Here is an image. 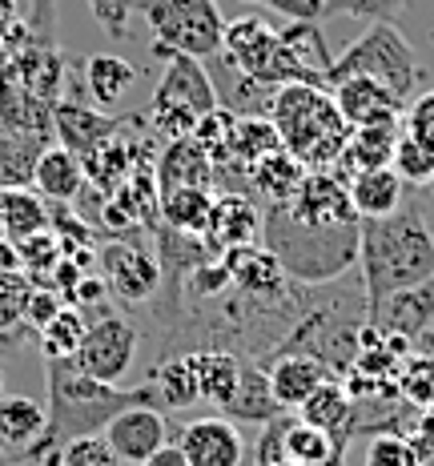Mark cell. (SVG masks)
<instances>
[{"instance_id": "cell-1", "label": "cell", "mask_w": 434, "mask_h": 466, "mask_svg": "<svg viewBox=\"0 0 434 466\" xmlns=\"http://www.w3.org/2000/svg\"><path fill=\"white\" fill-rule=\"evenodd\" d=\"M358 269L366 289V314H374L394 294L419 286L434 274V233L419 201H402L386 218L358 226ZM370 322V318H366Z\"/></svg>"}, {"instance_id": "cell-2", "label": "cell", "mask_w": 434, "mask_h": 466, "mask_svg": "<svg viewBox=\"0 0 434 466\" xmlns=\"http://www.w3.org/2000/svg\"><path fill=\"white\" fill-rule=\"evenodd\" d=\"M45 386H48V431H45V451L85 439V434H105V426L117 419L129 406H157L149 386L137 390H121V386L96 382L81 374L73 358H48L45 366Z\"/></svg>"}, {"instance_id": "cell-3", "label": "cell", "mask_w": 434, "mask_h": 466, "mask_svg": "<svg viewBox=\"0 0 434 466\" xmlns=\"http://www.w3.org/2000/svg\"><path fill=\"white\" fill-rule=\"evenodd\" d=\"M358 226H310L298 221L286 206H266L257 241L278 258L289 281L330 286L350 266H358Z\"/></svg>"}, {"instance_id": "cell-4", "label": "cell", "mask_w": 434, "mask_h": 466, "mask_svg": "<svg viewBox=\"0 0 434 466\" xmlns=\"http://www.w3.org/2000/svg\"><path fill=\"white\" fill-rule=\"evenodd\" d=\"M269 121L278 125L282 149L302 161L306 169H338L350 125L338 113L330 89L282 85L274 93V105H269Z\"/></svg>"}, {"instance_id": "cell-5", "label": "cell", "mask_w": 434, "mask_h": 466, "mask_svg": "<svg viewBox=\"0 0 434 466\" xmlns=\"http://www.w3.org/2000/svg\"><path fill=\"white\" fill-rule=\"evenodd\" d=\"M346 76H370V81L386 85L402 105H410L414 93H419L422 69H419V56H414L407 36H402L390 21H378V25L366 28L358 41H350L334 56L330 89L338 81H346Z\"/></svg>"}, {"instance_id": "cell-6", "label": "cell", "mask_w": 434, "mask_h": 466, "mask_svg": "<svg viewBox=\"0 0 434 466\" xmlns=\"http://www.w3.org/2000/svg\"><path fill=\"white\" fill-rule=\"evenodd\" d=\"M161 61H166V73H161L157 89H153V101H149V129L157 133L161 141L193 137L201 116L217 109L214 81H209L206 65H201L197 56L169 53V56H161Z\"/></svg>"}, {"instance_id": "cell-7", "label": "cell", "mask_w": 434, "mask_h": 466, "mask_svg": "<svg viewBox=\"0 0 434 466\" xmlns=\"http://www.w3.org/2000/svg\"><path fill=\"white\" fill-rule=\"evenodd\" d=\"M145 25L153 33V53L169 56V53H186V56H214L221 48V21L217 0H141Z\"/></svg>"}, {"instance_id": "cell-8", "label": "cell", "mask_w": 434, "mask_h": 466, "mask_svg": "<svg viewBox=\"0 0 434 466\" xmlns=\"http://www.w3.org/2000/svg\"><path fill=\"white\" fill-rule=\"evenodd\" d=\"M330 69H334V53H330L322 25L289 21L286 28H278L274 65H269V85L274 89H282V85L330 89Z\"/></svg>"}, {"instance_id": "cell-9", "label": "cell", "mask_w": 434, "mask_h": 466, "mask_svg": "<svg viewBox=\"0 0 434 466\" xmlns=\"http://www.w3.org/2000/svg\"><path fill=\"white\" fill-rule=\"evenodd\" d=\"M137 346H141V334L129 318H121V314L93 318L89 329H85V338H81V346H76V354H73V366L81 374L96 378V382L117 386L121 378L133 370Z\"/></svg>"}, {"instance_id": "cell-10", "label": "cell", "mask_w": 434, "mask_h": 466, "mask_svg": "<svg viewBox=\"0 0 434 466\" xmlns=\"http://www.w3.org/2000/svg\"><path fill=\"white\" fill-rule=\"evenodd\" d=\"M286 209L310 226H358L362 221L354 213L350 186L338 169H306L302 186H298L294 201H286Z\"/></svg>"}, {"instance_id": "cell-11", "label": "cell", "mask_w": 434, "mask_h": 466, "mask_svg": "<svg viewBox=\"0 0 434 466\" xmlns=\"http://www.w3.org/2000/svg\"><path fill=\"white\" fill-rule=\"evenodd\" d=\"M173 442L181 446L189 466H241V459H246L237 422H229L226 414H206V419L186 422Z\"/></svg>"}, {"instance_id": "cell-12", "label": "cell", "mask_w": 434, "mask_h": 466, "mask_svg": "<svg viewBox=\"0 0 434 466\" xmlns=\"http://www.w3.org/2000/svg\"><path fill=\"white\" fill-rule=\"evenodd\" d=\"M105 442L113 446V454L121 462L141 466L169 442L166 410H157V406H129V410H121L117 419L105 426Z\"/></svg>"}, {"instance_id": "cell-13", "label": "cell", "mask_w": 434, "mask_h": 466, "mask_svg": "<svg viewBox=\"0 0 434 466\" xmlns=\"http://www.w3.org/2000/svg\"><path fill=\"white\" fill-rule=\"evenodd\" d=\"M101 266H105L101 278H105V286H109V294H117L121 302H129V306L149 302L161 286V266L145 254V249L133 246V241H113V246H105Z\"/></svg>"}, {"instance_id": "cell-14", "label": "cell", "mask_w": 434, "mask_h": 466, "mask_svg": "<svg viewBox=\"0 0 434 466\" xmlns=\"http://www.w3.org/2000/svg\"><path fill=\"white\" fill-rule=\"evenodd\" d=\"M262 238V209L249 193L226 189L221 198H214V209H209V226L201 233L214 254H226L234 246H249V241Z\"/></svg>"}, {"instance_id": "cell-15", "label": "cell", "mask_w": 434, "mask_h": 466, "mask_svg": "<svg viewBox=\"0 0 434 466\" xmlns=\"http://www.w3.org/2000/svg\"><path fill=\"white\" fill-rule=\"evenodd\" d=\"M45 431H48V410L28 394H5L0 398V446L13 459L33 462L45 459Z\"/></svg>"}, {"instance_id": "cell-16", "label": "cell", "mask_w": 434, "mask_h": 466, "mask_svg": "<svg viewBox=\"0 0 434 466\" xmlns=\"http://www.w3.org/2000/svg\"><path fill=\"white\" fill-rule=\"evenodd\" d=\"M269 374V390H274V402L282 406L286 414H294L298 406L310 398L318 386H326L330 378H338L330 366L322 362V358L314 354H302V350H282V354H274V362L266 366Z\"/></svg>"}, {"instance_id": "cell-17", "label": "cell", "mask_w": 434, "mask_h": 466, "mask_svg": "<svg viewBox=\"0 0 434 466\" xmlns=\"http://www.w3.org/2000/svg\"><path fill=\"white\" fill-rule=\"evenodd\" d=\"M274 48H278V28L269 25L266 16H237V21H229L226 33H221V53H226L241 73H249L262 85H269ZM269 89H274V85H269Z\"/></svg>"}, {"instance_id": "cell-18", "label": "cell", "mask_w": 434, "mask_h": 466, "mask_svg": "<svg viewBox=\"0 0 434 466\" xmlns=\"http://www.w3.org/2000/svg\"><path fill=\"white\" fill-rule=\"evenodd\" d=\"M117 129H121L117 116L93 109V105H85V101H56L53 105V137H56V145L76 153L81 161L101 149Z\"/></svg>"}, {"instance_id": "cell-19", "label": "cell", "mask_w": 434, "mask_h": 466, "mask_svg": "<svg viewBox=\"0 0 434 466\" xmlns=\"http://www.w3.org/2000/svg\"><path fill=\"white\" fill-rule=\"evenodd\" d=\"M206 73H209V81H214V93H217V105L221 109H229V113H237V116H269V105H274V93L278 89H269V85L262 81H254L249 73H241L234 61H229L226 53H217L214 56H206Z\"/></svg>"}, {"instance_id": "cell-20", "label": "cell", "mask_w": 434, "mask_h": 466, "mask_svg": "<svg viewBox=\"0 0 434 466\" xmlns=\"http://www.w3.org/2000/svg\"><path fill=\"white\" fill-rule=\"evenodd\" d=\"M334 105L346 116L350 129L358 125H399L402 121V101L386 85L370 81V76H346L334 85Z\"/></svg>"}, {"instance_id": "cell-21", "label": "cell", "mask_w": 434, "mask_h": 466, "mask_svg": "<svg viewBox=\"0 0 434 466\" xmlns=\"http://www.w3.org/2000/svg\"><path fill=\"white\" fill-rule=\"evenodd\" d=\"M370 326H378L382 334L407 338V342L422 338V329L434 326V274L427 281H419V286L394 294L390 302H382L370 314Z\"/></svg>"}, {"instance_id": "cell-22", "label": "cell", "mask_w": 434, "mask_h": 466, "mask_svg": "<svg viewBox=\"0 0 434 466\" xmlns=\"http://www.w3.org/2000/svg\"><path fill=\"white\" fill-rule=\"evenodd\" d=\"M53 141V129H5L0 133V193L33 189L41 153Z\"/></svg>"}, {"instance_id": "cell-23", "label": "cell", "mask_w": 434, "mask_h": 466, "mask_svg": "<svg viewBox=\"0 0 434 466\" xmlns=\"http://www.w3.org/2000/svg\"><path fill=\"white\" fill-rule=\"evenodd\" d=\"M229 422H254V426H266L274 422L278 414H286L282 406L274 402V390H269V374L262 362H254V358H241V378H237V390L229 398L226 410Z\"/></svg>"}, {"instance_id": "cell-24", "label": "cell", "mask_w": 434, "mask_h": 466, "mask_svg": "<svg viewBox=\"0 0 434 466\" xmlns=\"http://www.w3.org/2000/svg\"><path fill=\"white\" fill-rule=\"evenodd\" d=\"M33 189L41 193L48 206H73L76 193L85 189V165L76 153H69L65 145H48L36 161L33 173Z\"/></svg>"}, {"instance_id": "cell-25", "label": "cell", "mask_w": 434, "mask_h": 466, "mask_svg": "<svg viewBox=\"0 0 434 466\" xmlns=\"http://www.w3.org/2000/svg\"><path fill=\"white\" fill-rule=\"evenodd\" d=\"M153 181H157V193H169V189H181V186H206L209 189L217 181V169L193 137H177V141H169L166 153H161L157 177Z\"/></svg>"}, {"instance_id": "cell-26", "label": "cell", "mask_w": 434, "mask_h": 466, "mask_svg": "<svg viewBox=\"0 0 434 466\" xmlns=\"http://www.w3.org/2000/svg\"><path fill=\"white\" fill-rule=\"evenodd\" d=\"M133 85H137V69H133L125 56H113V53H96L89 56L85 65V89H89L93 105L101 113H113L129 101Z\"/></svg>"}, {"instance_id": "cell-27", "label": "cell", "mask_w": 434, "mask_h": 466, "mask_svg": "<svg viewBox=\"0 0 434 466\" xmlns=\"http://www.w3.org/2000/svg\"><path fill=\"white\" fill-rule=\"evenodd\" d=\"M350 201H354V213H358L362 221H370V218H386V213H394L407 201V181L399 177V173L386 165V169H362V173H354L350 181Z\"/></svg>"}, {"instance_id": "cell-28", "label": "cell", "mask_w": 434, "mask_h": 466, "mask_svg": "<svg viewBox=\"0 0 434 466\" xmlns=\"http://www.w3.org/2000/svg\"><path fill=\"white\" fill-rule=\"evenodd\" d=\"M189 358H193V374H197L201 402L226 410L229 398L237 390V378H241V354L214 346V350H197V354H189Z\"/></svg>"}, {"instance_id": "cell-29", "label": "cell", "mask_w": 434, "mask_h": 466, "mask_svg": "<svg viewBox=\"0 0 434 466\" xmlns=\"http://www.w3.org/2000/svg\"><path fill=\"white\" fill-rule=\"evenodd\" d=\"M399 133H402V121L399 125H358V129H350L342 161H338V173L350 169V177H354V173H362V169H386V165L394 161Z\"/></svg>"}, {"instance_id": "cell-30", "label": "cell", "mask_w": 434, "mask_h": 466, "mask_svg": "<svg viewBox=\"0 0 434 466\" xmlns=\"http://www.w3.org/2000/svg\"><path fill=\"white\" fill-rule=\"evenodd\" d=\"M302 177H306V165L298 161V157H289L286 149L269 153V157H262L254 169L246 173L249 189H254L257 198L266 201V206H286V201H294V193H298V186H302Z\"/></svg>"}, {"instance_id": "cell-31", "label": "cell", "mask_w": 434, "mask_h": 466, "mask_svg": "<svg viewBox=\"0 0 434 466\" xmlns=\"http://www.w3.org/2000/svg\"><path fill=\"white\" fill-rule=\"evenodd\" d=\"M294 414L302 422L330 431L334 439H338V431H342V439L346 434H354V398H350V390H346L342 378H330L326 386H318V390L306 398Z\"/></svg>"}, {"instance_id": "cell-32", "label": "cell", "mask_w": 434, "mask_h": 466, "mask_svg": "<svg viewBox=\"0 0 434 466\" xmlns=\"http://www.w3.org/2000/svg\"><path fill=\"white\" fill-rule=\"evenodd\" d=\"M145 386L153 390V402H157V410H186V406L201 402L197 374H193V358L189 354H177V358H166V362H157Z\"/></svg>"}, {"instance_id": "cell-33", "label": "cell", "mask_w": 434, "mask_h": 466, "mask_svg": "<svg viewBox=\"0 0 434 466\" xmlns=\"http://www.w3.org/2000/svg\"><path fill=\"white\" fill-rule=\"evenodd\" d=\"M0 229L13 241H28L48 229V201L36 189L0 193Z\"/></svg>"}, {"instance_id": "cell-34", "label": "cell", "mask_w": 434, "mask_h": 466, "mask_svg": "<svg viewBox=\"0 0 434 466\" xmlns=\"http://www.w3.org/2000/svg\"><path fill=\"white\" fill-rule=\"evenodd\" d=\"M161 218H166L169 229L189 233V238H201L209 226V209H214V193L206 186H181L161 193Z\"/></svg>"}, {"instance_id": "cell-35", "label": "cell", "mask_w": 434, "mask_h": 466, "mask_svg": "<svg viewBox=\"0 0 434 466\" xmlns=\"http://www.w3.org/2000/svg\"><path fill=\"white\" fill-rule=\"evenodd\" d=\"M282 149V137H278V125L269 116H237V129H234V161L229 169H237L246 177L262 157ZM226 173V169H221Z\"/></svg>"}, {"instance_id": "cell-36", "label": "cell", "mask_w": 434, "mask_h": 466, "mask_svg": "<svg viewBox=\"0 0 434 466\" xmlns=\"http://www.w3.org/2000/svg\"><path fill=\"white\" fill-rule=\"evenodd\" d=\"M85 329H89V318L81 314L76 306H61L48 326H41V350L45 358H73L76 346H81Z\"/></svg>"}, {"instance_id": "cell-37", "label": "cell", "mask_w": 434, "mask_h": 466, "mask_svg": "<svg viewBox=\"0 0 434 466\" xmlns=\"http://www.w3.org/2000/svg\"><path fill=\"white\" fill-rule=\"evenodd\" d=\"M390 169L399 173L407 186H430V181H434V149H430L427 141L414 137V133L402 129L399 133V145H394Z\"/></svg>"}, {"instance_id": "cell-38", "label": "cell", "mask_w": 434, "mask_h": 466, "mask_svg": "<svg viewBox=\"0 0 434 466\" xmlns=\"http://www.w3.org/2000/svg\"><path fill=\"white\" fill-rule=\"evenodd\" d=\"M56 459H61V466H125L113 454V446L105 442V434H85V439L56 446Z\"/></svg>"}, {"instance_id": "cell-39", "label": "cell", "mask_w": 434, "mask_h": 466, "mask_svg": "<svg viewBox=\"0 0 434 466\" xmlns=\"http://www.w3.org/2000/svg\"><path fill=\"white\" fill-rule=\"evenodd\" d=\"M410 0H326V16H354V21H366V25H378V21H390L407 8Z\"/></svg>"}, {"instance_id": "cell-40", "label": "cell", "mask_w": 434, "mask_h": 466, "mask_svg": "<svg viewBox=\"0 0 434 466\" xmlns=\"http://www.w3.org/2000/svg\"><path fill=\"white\" fill-rule=\"evenodd\" d=\"M137 5L141 0H89L96 25H101L113 41H121V36L129 33V21H133V13H137Z\"/></svg>"}, {"instance_id": "cell-41", "label": "cell", "mask_w": 434, "mask_h": 466, "mask_svg": "<svg viewBox=\"0 0 434 466\" xmlns=\"http://www.w3.org/2000/svg\"><path fill=\"white\" fill-rule=\"evenodd\" d=\"M399 390L414 398V402H430L434 398V362L430 358H410L407 366H399Z\"/></svg>"}, {"instance_id": "cell-42", "label": "cell", "mask_w": 434, "mask_h": 466, "mask_svg": "<svg viewBox=\"0 0 434 466\" xmlns=\"http://www.w3.org/2000/svg\"><path fill=\"white\" fill-rule=\"evenodd\" d=\"M402 129L414 133L419 141H427L434 149V89H427L422 96H414L407 105V116H402Z\"/></svg>"}, {"instance_id": "cell-43", "label": "cell", "mask_w": 434, "mask_h": 466, "mask_svg": "<svg viewBox=\"0 0 434 466\" xmlns=\"http://www.w3.org/2000/svg\"><path fill=\"white\" fill-rule=\"evenodd\" d=\"M262 8H274L286 21H310L318 25L326 16V0H257Z\"/></svg>"}, {"instance_id": "cell-44", "label": "cell", "mask_w": 434, "mask_h": 466, "mask_svg": "<svg viewBox=\"0 0 434 466\" xmlns=\"http://www.w3.org/2000/svg\"><path fill=\"white\" fill-rule=\"evenodd\" d=\"M366 466H410V451L402 446V439L382 434V439L370 442V459H366Z\"/></svg>"}, {"instance_id": "cell-45", "label": "cell", "mask_w": 434, "mask_h": 466, "mask_svg": "<svg viewBox=\"0 0 434 466\" xmlns=\"http://www.w3.org/2000/svg\"><path fill=\"white\" fill-rule=\"evenodd\" d=\"M61 306H65V302L53 294V289H36V294L25 298V318H28L33 326H48V318H53Z\"/></svg>"}, {"instance_id": "cell-46", "label": "cell", "mask_w": 434, "mask_h": 466, "mask_svg": "<svg viewBox=\"0 0 434 466\" xmlns=\"http://www.w3.org/2000/svg\"><path fill=\"white\" fill-rule=\"evenodd\" d=\"M53 21H56V0H33V36H41V41H53Z\"/></svg>"}, {"instance_id": "cell-47", "label": "cell", "mask_w": 434, "mask_h": 466, "mask_svg": "<svg viewBox=\"0 0 434 466\" xmlns=\"http://www.w3.org/2000/svg\"><path fill=\"white\" fill-rule=\"evenodd\" d=\"M141 466H189V459L181 454V446H177V442H166L157 454H153V459H145Z\"/></svg>"}, {"instance_id": "cell-48", "label": "cell", "mask_w": 434, "mask_h": 466, "mask_svg": "<svg viewBox=\"0 0 434 466\" xmlns=\"http://www.w3.org/2000/svg\"><path fill=\"white\" fill-rule=\"evenodd\" d=\"M16 21V0H0V28Z\"/></svg>"}, {"instance_id": "cell-49", "label": "cell", "mask_w": 434, "mask_h": 466, "mask_svg": "<svg viewBox=\"0 0 434 466\" xmlns=\"http://www.w3.org/2000/svg\"><path fill=\"white\" fill-rule=\"evenodd\" d=\"M0 466H25V462H21V459H13V454H8L5 446H0Z\"/></svg>"}, {"instance_id": "cell-50", "label": "cell", "mask_w": 434, "mask_h": 466, "mask_svg": "<svg viewBox=\"0 0 434 466\" xmlns=\"http://www.w3.org/2000/svg\"><path fill=\"white\" fill-rule=\"evenodd\" d=\"M41 466H61V459H56V451H48L45 459H41Z\"/></svg>"}, {"instance_id": "cell-51", "label": "cell", "mask_w": 434, "mask_h": 466, "mask_svg": "<svg viewBox=\"0 0 434 466\" xmlns=\"http://www.w3.org/2000/svg\"><path fill=\"white\" fill-rule=\"evenodd\" d=\"M5 28H8V25H5ZM5 28H0V61H5V48H8V45H5Z\"/></svg>"}, {"instance_id": "cell-52", "label": "cell", "mask_w": 434, "mask_h": 466, "mask_svg": "<svg viewBox=\"0 0 434 466\" xmlns=\"http://www.w3.org/2000/svg\"><path fill=\"white\" fill-rule=\"evenodd\" d=\"M0 398H5V374H0Z\"/></svg>"}, {"instance_id": "cell-53", "label": "cell", "mask_w": 434, "mask_h": 466, "mask_svg": "<svg viewBox=\"0 0 434 466\" xmlns=\"http://www.w3.org/2000/svg\"><path fill=\"white\" fill-rule=\"evenodd\" d=\"M274 466H298V462H274Z\"/></svg>"}, {"instance_id": "cell-54", "label": "cell", "mask_w": 434, "mask_h": 466, "mask_svg": "<svg viewBox=\"0 0 434 466\" xmlns=\"http://www.w3.org/2000/svg\"><path fill=\"white\" fill-rule=\"evenodd\" d=\"M241 5H257V0H241Z\"/></svg>"}, {"instance_id": "cell-55", "label": "cell", "mask_w": 434, "mask_h": 466, "mask_svg": "<svg viewBox=\"0 0 434 466\" xmlns=\"http://www.w3.org/2000/svg\"><path fill=\"white\" fill-rule=\"evenodd\" d=\"M25 466H33V462H25Z\"/></svg>"}]
</instances>
